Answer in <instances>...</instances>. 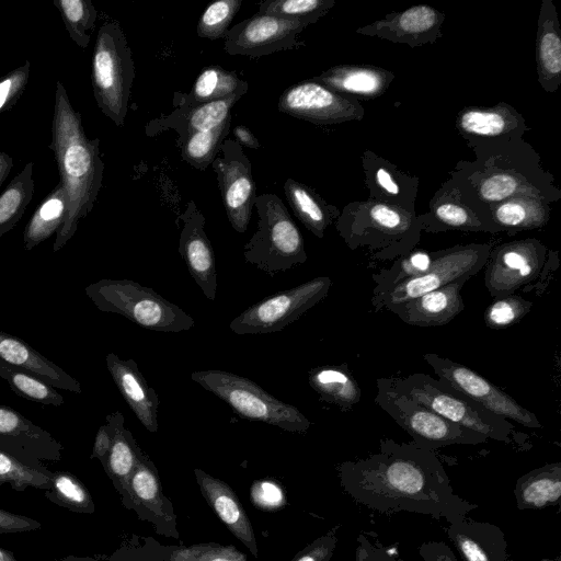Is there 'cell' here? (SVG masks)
<instances>
[{"label":"cell","mask_w":561,"mask_h":561,"mask_svg":"<svg viewBox=\"0 0 561 561\" xmlns=\"http://www.w3.org/2000/svg\"><path fill=\"white\" fill-rule=\"evenodd\" d=\"M339 473L352 499L380 513L409 512L451 523L478 507L454 492L437 455L413 442L381 439L377 453L342 462Z\"/></svg>","instance_id":"1"},{"label":"cell","mask_w":561,"mask_h":561,"mask_svg":"<svg viewBox=\"0 0 561 561\" xmlns=\"http://www.w3.org/2000/svg\"><path fill=\"white\" fill-rule=\"evenodd\" d=\"M49 148L68 203L66 219L53 244V252H58L73 237L80 220L92 210L104 172L100 140L87 137L81 114L73 108L60 80L56 82Z\"/></svg>","instance_id":"2"},{"label":"cell","mask_w":561,"mask_h":561,"mask_svg":"<svg viewBox=\"0 0 561 561\" xmlns=\"http://www.w3.org/2000/svg\"><path fill=\"white\" fill-rule=\"evenodd\" d=\"M393 385L444 419L479 433L488 440L520 444L523 433L506 419L481 407L443 379L424 373L392 377Z\"/></svg>","instance_id":"3"},{"label":"cell","mask_w":561,"mask_h":561,"mask_svg":"<svg viewBox=\"0 0 561 561\" xmlns=\"http://www.w3.org/2000/svg\"><path fill=\"white\" fill-rule=\"evenodd\" d=\"M84 291L99 310L121 314L148 330L176 333L195 325L179 306L130 279L103 278L89 284Z\"/></svg>","instance_id":"4"},{"label":"cell","mask_w":561,"mask_h":561,"mask_svg":"<svg viewBox=\"0 0 561 561\" xmlns=\"http://www.w3.org/2000/svg\"><path fill=\"white\" fill-rule=\"evenodd\" d=\"M257 226L243 247L245 262L275 276L307 261L304 238L283 201L273 193L256 195Z\"/></svg>","instance_id":"5"},{"label":"cell","mask_w":561,"mask_h":561,"mask_svg":"<svg viewBox=\"0 0 561 561\" xmlns=\"http://www.w3.org/2000/svg\"><path fill=\"white\" fill-rule=\"evenodd\" d=\"M136 71L131 50L117 22L103 23L92 58V87L96 105L116 126L125 123Z\"/></svg>","instance_id":"6"},{"label":"cell","mask_w":561,"mask_h":561,"mask_svg":"<svg viewBox=\"0 0 561 561\" xmlns=\"http://www.w3.org/2000/svg\"><path fill=\"white\" fill-rule=\"evenodd\" d=\"M191 379L226 402L240 417L305 433L311 425L296 407L285 403L253 380L234 373L208 369L191 374Z\"/></svg>","instance_id":"7"},{"label":"cell","mask_w":561,"mask_h":561,"mask_svg":"<svg viewBox=\"0 0 561 561\" xmlns=\"http://www.w3.org/2000/svg\"><path fill=\"white\" fill-rule=\"evenodd\" d=\"M375 403L419 446L436 450L450 445H478L488 439L453 423L399 390L390 377L376 381Z\"/></svg>","instance_id":"8"},{"label":"cell","mask_w":561,"mask_h":561,"mask_svg":"<svg viewBox=\"0 0 561 561\" xmlns=\"http://www.w3.org/2000/svg\"><path fill=\"white\" fill-rule=\"evenodd\" d=\"M332 286L328 276H318L293 288L266 297L242 311L230 322L239 335L278 332L323 300Z\"/></svg>","instance_id":"9"},{"label":"cell","mask_w":561,"mask_h":561,"mask_svg":"<svg viewBox=\"0 0 561 561\" xmlns=\"http://www.w3.org/2000/svg\"><path fill=\"white\" fill-rule=\"evenodd\" d=\"M491 247L489 244L456 245L443 250L435 264L424 274L409 278L386 293L373 296L376 311L408 301L438 289L461 277L471 278L485 266Z\"/></svg>","instance_id":"10"},{"label":"cell","mask_w":561,"mask_h":561,"mask_svg":"<svg viewBox=\"0 0 561 561\" xmlns=\"http://www.w3.org/2000/svg\"><path fill=\"white\" fill-rule=\"evenodd\" d=\"M423 359L439 379L445 380L485 410L525 427L542 428L535 413L471 368L434 353L424 354Z\"/></svg>","instance_id":"11"},{"label":"cell","mask_w":561,"mask_h":561,"mask_svg":"<svg viewBox=\"0 0 561 561\" xmlns=\"http://www.w3.org/2000/svg\"><path fill=\"white\" fill-rule=\"evenodd\" d=\"M547 249L538 240L504 243L491 250L484 272V285L493 298L515 294L542 276Z\"/></svg>","instance_id":"12"},{"label":"cell","mask_w":561,"mask_h":561,"mask_svg":"<svg viewBox=\"0 0 561 561\" xmlns=\"http://www.w3.org/2000/svg\"><path fill=\"white\" fill-rule=\"evenodd\" d=\"M227 218L239 233L247 231L256 192L252 167L242 146L232 138L225 139L211 163Z\"/></svg>","instance_id":"13"},{"label":"cell","mask_w":561,"mask_h":561,"mask_svg":"<svg viewBox=\"0 0 561 561\" xmlns=\"http://www.w3.org/2000/svg\"><path fill=\"white\" fill-rule=\"evenodd\" d=\"M309 25L308 22L255 13L230 26L224 36V50L232 56L256 58L291 49L299 45L298 35Z\"/></svg>","instance_id":"14"},{"label":"cell","mask_w":561,"mask_h":561,"mask_svg":"<svg viewBox=\"0 0 561 561\" xmlns=\"http://www.w3.org/2000/svg\"><path fill=\"white\" fill-rule=\"evenodd\" d=\"M277 108L283 114L313 124H337L363 115L355 100L311 80L287 88L278 99Z\"/></svg>","instance_id":"15"},{"label":"cell","mask_w":561,"mask_h":561,"mask_svg":"<svg viewBox=\"0 0 561 561\" xmlns=\"http://www.w3.org/2000/svg\"><path fill=\"white\" fill-rule=\"evenodd\" d=\"M179 219L183 222L179 253L205 297L214 301L217 291V271L214 251L205 231L206 219L194 201L187 203Z\"/></svg>","instance_id":"16"},{"label":"cell","mask_w":561,"mask_h":561,"mask_svg":"<svg viewBox=\"0 0 561 561\" xmlns=\"http://www.w3.org/2000/svg\"><path fill=\"white\" fill-rule=\"evenodd\" d=\"M0 447L30 462L62 458L64 446L49 432L11 407L0 404Z\"/></svg>","instance_id":"17"},{"label":"cell","mask_w":561,"mask_h":561,"mask_svg":"<svg viewBox=\"0 0 561 561\" xmlns=\"http://www.w3.org/2000/svg\"><path fill=\"white\" fill-rule=\"evenodd\" d=\"M468 279L469 277H461L387 310L410 325L425 328L447 324L465 309L460 291Z\"/></svg>","instance_id":"18"},{"label":"cell","mask_w":561,"mask_h":561,"mask_svg":"<svg viewBox=\"0 0 561 561\" xmlns=\"http://www.w3.org/2000/svg\"><path fill=\"white\" fill-rule=\"evenodd\" d=\"M106 367L122 397L139 422L150 433L158 431L159 398L139 371L137 363L122 359L114 353L105 357Z\"/></svg>","instance_id":"19"},{"label":"cell","mask_w":561,"mask_h":561,"mask_svg":"<svg viewBox=\"0 0 561 561\" xmlns=\"http://www.w3.org/2000/svg\"><path fill=\"white\" fill-rule=\"evenodd\" d=\"M448 524L447 537L463 561H510L507 541L499 526L466 517Z\"/></svg>","instance_id":"20"},{"label":"cell","mask_w":561,"mask_h":561,"mask_svg":"<svg viewBox=\"0 0 561 561\" xmlns=\"http://www.w3.org/2000/svg\"><path fill=\"white\" fill-rule=\"evenodd\" d=\"M241 98L236 95L195 106H188L174 98L175 110L160 119L150 122L146 128L147 134L154 135L160 130L174 129L179 134L178 142L181 147L190 135L221 125L231 115V108Z\"/></svg>","instance_id":"21"},{"label":"cell","mask_w":561,"mask_h":561,"mask_svg":"<svg viewBox=\"0 0 561 561\" xmlns=\"http://www.w3.org/2000/svg\"><path fill=\"white\" fill-rule=\"evenodd\" d=\"M201 492L213 511L249 550L257 558L259 548L252 524L234 491L222 480H219L201 469H194Z\"/></svg>","instance_id":"22"},{"label":"cell","mask_w":561,"mask_h":561,"mask_svg":"<svg viewBox=\"0 0 561 561\" xmlns=\"http://www.w3.org/2000/svg\"><path fill=\"white\" fill-rule=\"evenodd\" d=\"M106 423L111 427L112 445L102 466L121 494L125 507L131 510L129 482L144 453L130 431L124 426L125 419L121 412L106 415Z\"/></svg>","instance_id":"23"},{"label":"cell","mask_w":561,"mask_h":561,"mask_svg":"<svg viewBox=\"0 0 561 561\" xmlns=\"http://www.w3.org/2000/svg\"><path fill=\"white\" fill-rule=\"evenodd\" d=\"M0 359L30 371L56 389L81 393L80 382L20 337L0 331Z\"/></svg>","instance_id":"24"},{"label":"cell","mask_w":561,"mask_h":561,"mask_svg":"<svg viewBox=\"0 0 561 561\" xmlns=\"http://www.w3.org/2000/svg\"><path fill=\"white\" fill-rule=\"evenodd\" d=\"M133 508L141 510L157 520L174 528L175 515L170 501L163 495L154 465L144 454L133 472L129 482Z\"/></svg>","instance_id":"25"},{"label":"cell","mask_w":561,"mask_h":561,"mask_svg":"<svg viewBox=\"0 0 561 561\" xmlns=\"http://www.w3.org/2000/svg\"><path fill=\"white\" fill-rule=\"evenodd\" d=\"M514 496L518 510H541L561 497V461L546 463L517 479Z\"/></svg>","instance_id":"26"},{"label":"cell","mask_w":561,"mask_h":561,"mask_svg":"<svg viewBox=\"0 0 561 561\" xmlns=\"http://www.w3.org/2000/svg\"><path fill=\"white\" fill-rule=\"evenodd\" d=\"M308 381L323 401L343 411L360 401V387L346 364L316 367L309 371Z\"/></svg>","instance_id":"27"},{"label":"cell","mask_w":561,"mask_h":561,"mask_svg":"<svg viewBox=\"0 0 561 561\" xmlns=\"http://www.w3.org/2000/svg\"><path fill=\"white\" fill-rule=\"evenodd\" d=\"M248 90V82L240 79L234 71L208 66L197 76L188 93H175L174 98L188 106H195L236 95L243 96Z\"/></svg>","instance_id":"28"},{"label":"cell","mask_w":561,"mask_h":561,"mask_svg":"<svg viewBox=\"0 0 561 561\" xmlns=\"http://www.w3.org/2000/svg\"><path fill=\"white\" fill-rule=\"evenodd\" d=\"M314 79L337 93L362 96L378 95L388 83L386 72L375 68L355 66L334 67Z\"/></svg>","instance_id":"29"},{"label":"cell","mask_w":561,"mask_h":561,"mask_svg":"<svg viewBox=\"0 0 561 561\" xmlns=\"http://www.w3.org/2000/svg\"><path fill=\"white\" fill-rule=\"evenodd\" d=\"M284 192L297 218L316 237L323 238L325 229L336 215V209L325 204L312 190L294 179L285 181Z\"/></svg>","instance_id":"30"},{"label":"cell","mask_w":561,"mask_h":561,"mask_svg":"<svg viewBox=\"0 0 561 561\" xmlns=\"http://www.w3.org/2000/svg\"><path fill=\"white\" fill-rule=\"evenodd\" d=\"M68 213L66 192L59 182L42 201L30 218L23 233L24 249L30 251L57 233Z\"/></svg>","instance_id":"31"},{"label":"cell","mask_w":561,"mask_h":561,"mask_svg":"<svg viewBox=\"0 0 561 561\" xmlns=\"http://www.w3.org/2000/svg\"><path fill=\"white\" fill-rule=\"evenodd\" d=\"M34 162H28L0 195V237L12 230L24 215L35 192Z\"/></svg>","instance_id":"32"},{"label":"cell","mask_w":561,"mask_h":561,"mask_svg":"<svg viewBox=\"0 0 561 561\" xmlns=\"http://www.w3.org/2000/svg\"><path fill=\"white\" fill-rule=\"evenodd\" d=\"M53 471L43 462H30L0 447V485L9 484L14 491L28 488L42 491L50 488Z\"/></svg>","instance_id":"33"},{"label":"cell","mask_w":561,"mask_h":561,"mask_svg":"<svg viewBox=\"0 0 561 561\" xmlns=\"http://www.w3.org/2000/svg\"><path fill=\"white\" fill-rule=\"evenodd\" d=\"M442 253L443 250L434 252L419 250L397 257L391 266L371 275L375 282L373 296L381 295L409 278L426 273Z\"/></svg>","instance_id":"34"},{"label":"cell","mask_w":561,"mask_h":561,"mask_svg":"<svg viewBox=\"0 0 561 561\" xmlns=\"http://www.w3.org/2000/svg\"><path fill=\"white\" fill-rule=\"evenodd\" d=\"M538 72L542 85L553 91L560 82L561 38L556 14L549 19L540 16L537 38Z\"/></svg>","instance_id":"35"},{"label":"cell","mask_w":561,"mask_h":561,"mask_svg":"<svg viewBox=\"0 0 561 561\" xmlns=\"http://www.w3.org/2000/svg\"><path fill=\"white\" fill-rule=\"evenodd\" d=\"M232 116L219 126L207 131L190 135L181 146V157L196 170L205 171L220 151L224 140L230 131Z\"/></svg>","instance_id":"36"},{"label":"cell","mask_w":561,"mask_h":561,"mask_svg":"<svg viewBox=\"0 0 561 561\" xmlns=\"http://www.w3.org/2000/svg\"><path fill=\"white\" fill-rule=\"evenodd\" d=\"M0 377L18 396L44 405L60 407L64 397L44 380L27 370L12 366L0 359Z\"/></svg>","instance_id":"37"},{"label":"cell","mask_w":561,"mask_h":561,"mask_svg":"<svg viewBox=\"0 0 561 561\" xmlns=\"http://www.w3.org/2000/svg\"><path fill=\"white\" fill-rule=\"evenodd\" d=\"M43 492L49 502L68 511L84 514L95 511L90 492L71 472L53 471L50 488Z\"/></svg>","instance_id":"38"},{"label":"cell","mask_w":561,"mask_h":561,"mask_svg":"<svg viewBox=\"0 0 561 561\" xmlns=\"http://www.w3.org/2000/svg\"><path fill=\"white\" fill-rule=\"evenodd\" d=\"M70 38L87 48L95 28L98 11L91 0H54Z\"/></svg>","instance_id":"39"},{"label":"cell","mask_w":561,"mask_h":561,"mask_svg":"<svg viewBox=\"0 0 561 561\" xmlns=\"http://www.w3.org/2000/svg\"><path fill=\"white\" fill-rule=\"evenodd\" d=\"M334 4L332 0H265L259 4V14L312 24Z\"/></svg>","instance_id":"40"},{"label":"cell","mask_w":561,"mask_h":561,"mask_svg":"<svg viewBox=\"0 0 561 561\" xmlns=\"http://www.w3.org/2000/svg\"><path fill=\"white\" fill-rule=\"evenodd\" d=\"M437 24L438 13L428 5H415L397 14L394 19L376 23L380 25L379 28H387L388 34L411 38L427 35Z\"/></svg>","instance_id":"41"},{"label":"cell","mask_w":561,"mask_h":561,"mask_svg":"<svg viewBox=\"0 0 561 561\" xmlns=\"http://www.w3.org/2000/svg\"><path fill=\"white\" fill-rule=\"evenodd\" d=\"M533 305V301L526 300L517 294L493 298V301L484 310V323L493 330L512 327L530 311Z\"/></svg>","instance_id":"42"},{"label":"cell","mask_w":561,"mask_h":561,"mask_svg":"<svg viewBox=\"0 0 561 561\" xmlns=\"http://www.w3.org/2000/svg\"><path fill=\"white\" fill-rule=\"evenodd\" d=\"M241 4L242 0H218L210 3L197 22V35L211 41L224 38Z\"/></svg>","instance_id":"43"},{"label":"cell","mask_w":561,"mask_h":561,"mask_svg":"<svg viewBox=\"0 0 561 561\" xmlns=\"http://www.w3.org/2000/svg\"><path fill=\"white\" fill-rule=\"evenodd\" d=\"M494 226L500 229H530L545 224L542 211L534 210L522 202L510 201L501 204L494 211Z\"/></svg>","instance_id":"44"},{"label":"cell","mask_w":561,"mask_h":561,"mask_svg":"<svg viewBox=\"0 0 561 561\" xmlns=\"http://www.w3.org/2000/svg\"><path fill=\"white\" fill-rule=\"evenodd\" d=\"M459 127L476 136H496L508 129V118L499 111L470 108L461 113Z\"/></svg>","instance_id":"45"},{"label":"cell","mask_w":561,"mask_h":561,"mask_svg":"<svg viewBox=\"0 0 561 561\" xmlns=\"http://www.w3.org/2000/svg\"><path fill=\"white\" fill-rule=\"evenodd\" d=\"M169 561H248L244 553L233 546L218 543H198L185 548H175L170 552Z\"/></svg>","instance_id":"46"},{"label":"cell","mask_w":561,"mask_h":561,"mask_svg":"<svg viewBox=\"0 0 561 561\" xmlns=\"http://www.w3.org/2000/svg\"><path fill=\"white\" fill-rule=\"evenodd\" d=\"M434 213L437 220L448 228L463 230H484L492 232L499 231V229L493 225L471 217L466 208L453 203H443L438 205Z\"/></svg>","instance_id":"47"},{"label":"cell","mask_w":561,"mask_h":561,"mask_svg":"<svg viewBox=\"0 0 561 561\" xmlns=\"http://www.w3.org/2000/svg\"><path fill=\"white\" fill-rule=\"evenodd\" d=\"M30 76V62L0 78V114L15 105L26 89Z\"/></svg>","instance_id":"48"},{"label":"cell","mask_w":561,"mask_h":561,"mask_svg":"<svg viewBox=\"0 0 561 561\" xmlns=\"http://www.w3.org/2000/svg\"><path fill=\"white\" fill-rule=\"evenodd\" d=\"M252 503L263 511H276L286 504V496L280 485L273 480H257L250 491Z\"/></svg>","instance_id":"49"},{"label":"cell","mask_w":561,"mask_h":561,"mask_svg":"<svg viewBox=\"0 0 561 561\" xmlns=\"http://www.w3.org/2000/svg\"><path fill=\"white\" fill-rule=\"evenodd\" d=\"M519 181L508 173H497L484 179L479 193L486 202H501L512 196L518 188Z\"/></svg>","instance_id":"50"},{"label":"cell","mask_w":561,"mask_h":561,"mask_svg":"<svg viewBox=\"0 0 561 561\" xmlns=\"http://www.w3.org/2000/svg\"><path fill=\"white\" fill-rule=\"evenodd\" d=\"M336 541L335 534L328 533L309 543L290 561H331Z\"/></svg>","instance_id":"51"},{"label":"cell","mask_w":561,"mask_h":561,"mask_svg":"<svg viewBox=\"0 0 561 561\" xmlns=\"http://www.w3.org/2000/svg\"><path fill=\"white\" fill-rule=\"evenodd\" d=\"M355 561H405L392 554L380 542L371 541L365 534L357 536Z\"/></svg>","instance_id":"52"},{"label":"cell","mask_w":561,"mask_h":561,"mask_svg":"<svg viewBox=\"0 0 561 561\" xmlns=\"http://www.w3.org/2000/svg\"><path fill=\"white\" fill-rule=\"evenodd\" d=\"M41 528L39 522L0 507V534H16Z\"/></svg>","instance_id":"53"},{"label":"cell","mask_w":561,"mask_h":561,"mask_svg":"<svg viewBox=\"0 0 561 561\" xmlns=\"http://www.w3.org/2000/svg\"><path fill=\"white\" fill-rule=\"evenodd\" d=\"M422 561H459L444 541H426L419 548Z\"/></svg>","instance_id":"54"},{"label":"cell","mask_w":561,"mask_h":561,"mask_svg":"<svg viewBox=\"0 0 561 561\" xmlns=\"http://www.w3.org/2000/svg\"><path fill=\"white\" fill-rule=\"evenodd\" d=\"M112 445V432L106 423L101 425L96 432L92 448L91 459H98L103 465Z\"/></svg>","instance_id":"55"},{"label":"cell","mask_w":561,"mask_h":561,"mask_svg":"<svg viewBox=\"0 0 561 561\" xmlns=\"http://www.w3.org/2000/svg\"><path fill=\"white\" fill-rule=\"evenodd\" d=\"M232 134L234 136V140L239 142L241 146L259 149L261 144L259 139L253 135V133L243 125H237L232 129Z\"/></svg>","instance_id":"56"},{"label":"cell","mask_w":561,"mask_h":561,"mask_svg":"<svg viewBox=\"0 0 561 561\" xmlns=\"http://www.w3.org/2000/svg\"><path fill=\"white\" fill-rule=\"evenodd\" d=\"M375 179L379 187L391 195L400 193L397 182L392 179L390 172L383 168H379L375 173Z\"/></svg>","instance_id":"57"},{"label":"cell","mask_w":561,"mask_h":561,"mask_svg":"<svg viewBox=\"0 0 561 561\" xmlns=\"http://www.w3.org/2000/svg\"><path fill=\"white\" fill-rule=\"evenodd\" d=\"M13 167V159L0 149V187L7 180Z\"/></svg>","instance_id":"58"},{"label":"cell","mask_w":561,"mask_h":561,"mask_svg":"<svg viewBox=\"0 0 561 561\" xmlns=\"http://www.w3.org/2000/svg\"><path fill=\"white\" fill-rule=\"evenodd\" d=\"M57 561H110V560H102L99 558H92V557H78V556H66L64 558H60Z\"/></svg>","instance_id":"59"},{"label":"cell","mask_w":561,"mask_h":561,"mask_svg":"<svg viewBox=\"0 0 561 561\" xmlns=\"http://www.w3.org/2000/svg\"><path fill=\"white\" fill-rule=\"evenodd\" d=\"M0 561H19L12 551L0 548Z\"/></svg>","instance_id":"60"}]
</instances>
